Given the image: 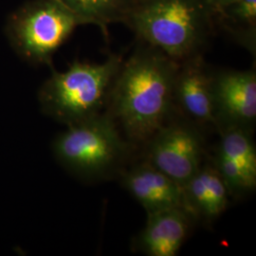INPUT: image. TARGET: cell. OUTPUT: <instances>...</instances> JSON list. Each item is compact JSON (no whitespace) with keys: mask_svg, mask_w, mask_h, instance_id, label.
Segmentation results:
<instances>
[{"mask_svg":"<svg viewBox=\"0 0 256 256\" xmlns=\"http://www.w3.org/2000/svg\"><path fill=\"white\" fill-rule=\"evenodd\" d=\"M122 184L148 214L172 208L185 209L182 186L147 162L124 174Z\"/></svg>","mask_w":256,"mask_h":256,"instance_id":"obj_10","label":"cell"},{"mask_svg":"<svg viewBox=\"0 0 256 256\" xmlns=\"http://www.w3.org/2000/svg\"><path fill=\"white\" fill-rule=\"evenodd\" d=\"M214 168L230 192H248L256 188V149L248 128L222 126Z\"/></svg>","mask_w":256,"mask_h":256,"instance_id":"obj_8","label":"cell"},{"mask_svg":"<svg viewBox=\"0 0 256 256\" xmlns=\"http://www.w3.org/2000/svg\"><path fill=\"white\" fill-rule=\"evenodd\" d=\"M86 23L58 0H32L9 19L7 32L16 52L32 64H52V55Z\"/></svg>","mask_w":256,"mask_h":256,"instance_id":"obj_4","label":"cell"},{"mask_svg":"<svg viewBox=\"0 0 256 256\" xmlns=\"http://www.w3.org/2000/svg\"><path fill=\"white\" fill-rule=\"evenodd\" d=\"M212 77L216 124L248 128L256 119V70H225Z\"/></svg>","mask_w":256,"mask_h":256,"instance_id":"obj_7","label":"cell"},{"mask_svg":"<svg viewBox=\"0 0 256 256\" xmlns=\"http://www.w3.org/2000/svg\"><path fill=\"white\" fill-rule=\"evenodd\" d=\"M218 20L224 23L245 46H254L256 30V0H236L218 14Z\"/></svg>","mask_w":256,"mask_h":256,"instance_id":"obj_14","label":"cell"},{"mask_svg":"<svg viewBox=\"0 0 256 256\" xmlns=\"http://www.w3.org/2000/svg\"><path fill=\"white\" fill-rule=\"evenodd\" d=\"M52 147L57 160L82 176L106 173L119 162L126 150L110 114H99L70 126L56 138Z\"/></svg>","mask_w":256,"mask_h":256,"instance_id":"obj_5","label":"cell"},{"mask_svg":"<svg viewBox=\"0 0 256 256\" xmlns=\"http://www.w3.org/2000/svg\"><path fill=\"white\" fill-rule=\"evenodd\" d=\"M122 63L114 54L102 64L75 61L64 72H54L38 94L43 112L68 126L101 114Z\"/></svg>","mask_w":256,"mask_h":256,"instance_id":"obj_3","label":"cell"},{"mask_svg":"<svg viewBox=\"0 0 256 256\" xmlns=\"http://www.w3.org/2000/svg\"><path fill=\"white\" fill-rule=\"evenodd\" d=\"M192 216L184 208H172L148 214L138 247L147 256H174L188 236Z\"/></svg>","mask_w":256,"mask_h":256,"instance_id":"obj_11","label":"cell"},{"mask_svg":"<svg viewBox=\"0 0 256 256\" xmlns=\"http://www.w3.org/2000/svg\"><path fill=\"white\" fill-rule=\"evenodd\" d=\"M230 191L214 167L205 166L183 186L184 207L192 216L214 220L226 210Z\"/></svg>","mask_w":256,"mask_h":256,"instance_id":"obj_12","label":"cell"},{"mask_svg":"<svg viewBox=\"0 0 256 256\" xmlns=\"http://www.w3.org/2000/svg\"><path fill=\"white\" fill-rule=\"evenodd\" d=\"M180 63L144 44L122 63L110 90L111 113L128 137L144 142L164 126L174 101Z\"/></svg>","mask_w":256,"mask_h":256,"instance_id":"obj_1","label":"cell"},{"mask_svg":"<svg viewBox=\"0 0 256 256\" xmlns=\"http://www.w3.org/2000/svg\"><path fill=\"white\" fill-rule=\"evenodd\" d=\"M207 1L209 2L212 8L214 10V12L216 14V16H218V14L220 12L221 10L225 8L226 6H228L232 2H234L236 0H207Z\"/></svg>","mask_w":256,"mask_h":256,"instance_id":"obj_15","label":"cell"},{"mask_svg":"<svg viewBox=\"0 0 256 256\" xmlns=\"http://www.w3.org/2000/svg\"><path fill=\"white\" fill-rule=\"evenodd\" d=\"M74 12L86 24L100 28L108 37V27L114 23H126L134 0H58Z\"/></svg>","mask_w":256,"mask_h":256,"instance_id":"obj_13","label":"cell"},{"mask_svg":"<svg viewBox=\"0 0 256 256\" xmlns=\"http://www.w3.org/2000/svg\"><path fill=\"white\" fill-rule=\"evenodd\" d=\"M216 20L207 0H134L124 24L144 44L180 63L200 54Z\"/></svg>","mask_w":256,"mask_h":256,"instance_id":"obj_2","label":"cell"},{"mask_svg":"<svg viewBox=\"0 0 256 256\" xmlns=\"http://www.w3.org/2000/svg\"><path fill=\"white\" fill-rule=\"evenodd\" d=\"M174 101L194 120L216 124L212 77L202 54L180 63L174 82Z\"/></svg>","mask_w":256,"mask_h":256,"instance_id":"obj_9","label":"cell"},{"mask_svg":"<svg viewBox=\"0 0 256 256\" xmlns=\"http://www.w3.org/2000/svg\"><path fill=\"white\" fill-rule=\"evenodd\" d=\"M202 155L200 134L192 126L174 124L151 138L146 162L183 187L200 169Z\"/></svg>","mask_w":256,"mask_h":256,"instance_id":"obj_6","label":"cell"}]
</instances>
